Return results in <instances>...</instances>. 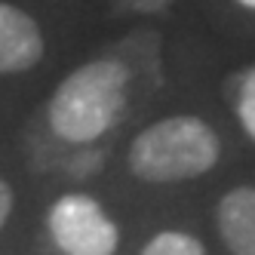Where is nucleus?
<instances>
[{"label":"nucleus","instance_id":"obj_1","mask_svg":"<svg viewBox=\"0 0 255 255\" xmlns=\"http://www.w3.org/2000/svg\"><path fill=\"white\" fill-rule=\"evenodd\" d=\"M129 74L114 59H96L68 74L49 99V126L65 141L86 144L120 120Z\"/></svg>","mask_w":255,"mask_h":255},{"label":"nucleus","instance_id":"obj_2","mask_svg":"<svg viewBox=\"0 0 255 255\" xmlns=\"http://www.w3.org/2000/svg\"><path fill=\"white\" fill-rule=\"evenodd\" d=\"M222 144L200 117H166L129 144V169L144 181H185L209 172Z\"/></svg>","mask_w":255,"mask_h":255},{"label":"nucleus","instance_id":"obj_3","mask_svg":"<svg viewBox=\"0 0 255 255\" xmlns=\"http://www.w3.org/2000/svg\"><path fill=\"white\" fill-rule=\"evenodd\" d=\"M49 234L65 255H114L117 225L89 194H65L49 209Z\"/></svg>","mask_w":255,"mask_h":255},{"label":"nucleus","instance_id":"obj_4","mask_svg":"<svg viewBox=\"0 0 255 255\" xmlns=\"http://www.w3.org/2000/svg\"><path fill=\"white\" fill-rule=\"evenodd\" d=\"M43 34L19 6L0 3V74H19L40 62Z\"/></svg>","mask_w":255,"mask_h":255},{"label":"nucleus","instance_id":"obj_5","mask_svg":"<svg viewBox=\"0 0 255 255\" xmlns=\"http://www.w3.org/2000/svg\"><path fill=\"white\" fill-rule=\"evenodd\" d=\"M218 231L231 255H255V188H234L222 197Z\"/></svg>","mask_w":255,"mask_h":255},{"label":"nucleus","instance_id":"obj_6","mask_svg":"<svg viewBox=\"0 0 255 255\" xmlns=\"http://www.w3.org/2000/svg\"><path fill=\"white\" fill-rule=\"evenodd\" d=\"M141 255H206L203 243L181 231H163L141 249Z\"/></svg>","mask_w":255,"mask_h":255},{"label":"nucleus","instance_id":"obj_7","mask_svg":"<svg viewBox=\"0 0 255 255\" xmlns=\"http://www.w3.org/2000/svg\"><path fill=\"white\" fill-rule=\"evenodd\" d=\"M237 117H240L243 129L249 132V138L255 141V68H249L240 77V93H237Z\"/></svg>","mask_w":255,"mask_h":255},{"label":"nucleus","instance_id":"obj_8","mask_svg":"<svg viewBox=\"0 0 255 255\" xmlns=\"http://www.w3.org/2000/svg\"><path fill=\"white\" fill-rule=\"evenodd\" d=\"M12 212V188L6 185L3 178H0V228L6 225V218Z\"/></svg>","mask_w":255,"mask_h":255},{"label":"nucleus","instance_id":"obj_9","mask_svg":"<svg viewBox=\"0 0 255 255\" xmlns=\"http://www.w3.org/2000/svg\"><path fill=\"white\" fill-rule=\"evenodd\" d=\"M243 6H249V9H255V0H240Z\"/></svg>","mask_w":255,"mask_h":255}]
</instances>
